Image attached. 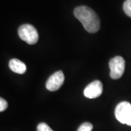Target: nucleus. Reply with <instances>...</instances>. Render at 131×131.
Here are the masks:
<instances>
[{
    "instance_id": "10",
    "label": "nucleus",
    "mask_w": 131,
    "mask_h": 131,
    "mask_svg": "<svg viewBox=\"0 0 131 131\" xmlns=\"http://www.w3.org/2000/svg\"><path fill=\"white\" fill-rule=\"evenodd\" d=\"M37 131H53L45 122H41L37 125Z\"/></svg>"
},
{
    "instance_id": "3",
    "label": "nucleus",
    "mask_w": 131,
    "mask_h": 131,
    "mask_svg": "<svg viewBox=\"0 0 131 131\" xmlns=\"http://www.w3.org/2000/svg\"><path fill=\"white\" fill-rule=\"evenodd\" d=\"M115 117L122 124L131 126V104L123 101L119 103L115 108Z\"/></svg>"
},
{
    "instance_id": "5",
    "label": "nucleus",
    "mask_w": 131,
    "mask_h": 131,
    "mask_svg": "<svg viewBox=\"0 0 131 131\" xmlns=\"http://www.w3.org/2000/svg\"><path fill=\"white\" fill-rule=\"evenodd\" d=\"M64 74L62 71L55 72L48 78L46 82V88L50 91H56L64 82Z\"/></svg>"
},
{
    "instance_id": "4",
    "label": "nucleus",
    "mask_w": 131,
    "mask_h": 131,
    "mask_svg": "<svg viewBox=\"0 0 131 131\" xmlns=\"http://www.w3.org/2000/svg\"><path fill=\"white\" fill-rule=\"evenodd\" d=\"M125 68V61L121 56H116L109 61L110 77L114 80L122 77Z\"/></svg>"
},
{
    "instance_id": "7",
    "label": "nucleus",
    "mask_w": 131,
    "mask_h": 131,
    "mask_svg": "<svg viewBox=\"0 0 131 131\" xmlns=\"http://www.w3.org/2000/svg\"><path fill=\"white\" fill-rule=\"evenodd\" d=\"M9 67L13 72L18 74H23L26 71V66L24 62L20 61L18 59H12L9 62Z\"/></svg>"
},
{
    "instance_id": "8",
    "label": "nucleus",
    "mask_w": 131,
    "mask_h": 131,
    "mask_svg": "<svg viewBox=\"0 0 131 131\" xmlns=\"http://www.w3.org/2000/svg\"><path fill=\"white\" fill-rule=\"evenodd\" d=\"M123 10L127 16L131 18V0H126L124 2Z\"/></svg>"
},
{
    "instance_id": "2",
    "label": "nucleus",
    "mask_w": 131,
    "mask_h": 131,
    "mask_svg": "<svg viewBox=\"0 0 131 131\" xmlns=\"http://www.w3.org/2000/svg\"><path fill=\"white\" fill-rule=\"evenodd\" d=\"M18 36L28 45H34L39 40V34L34 26L30 24H24L18 28Z\"/></svg>"
},
{
    "instance_id": "11",
    "label": "nucleus",
    "mask_w": 131,
    "mask_h": 131,
    "mask_svg": "<svg viewBox=\"0 0 131 131\" xmlns=\"http://www.w3.org/2000/svg\"><path fill=\"white\" fill-rule=\"evenodd\" d=\"M8 106V103L4 98H0V112H4Z\"/></svg>"
},
{
    "instance_id": "6",
    "label": "nucleus",
    "mask_w": 131,
    "mask_h": 131,
    "mask_svg": "<svg viewBox=\"0 0 131 131\" xmlns=\"http://www.w3.org/2000/svg\"><path fill=\"white\" fill-rule=\"evenodd\" d=\"M103 93V84L99 80H95L90 83L84 90V95L86 98L93 99L99 97Z\"/></svg>"
},
{
    "instance_id": "1",
    "label": "nucleus",
    "mask_w": 131,
    "mask_h": 131,
    "mask_svg": "<svg viewBox=\"0 0 131 131\" xmlns=\"http://www.w3.org/2000/svg\"><path fill=\"white\" fill-rule=\"evenodd\" d=\"M74 14L88 32L96 33L100 29V19L93 9L87 6H80L75 8Z\"/></svg>"
},
{
    "instance_id": "9",
    "label": "nucleus",
    "mask_w": 131,
    "mask_h": 131,
    "mask_svg": "<svg viewBox=\"0 0 131 131\" xmlns=\"http://www.w3.org/2000/svg\"><path fill=\"white\" fill-rule=\"evenodd\" d=\"M93 126L90 122H84L82 123L78 128L77 131H92Z\"/></svg>"
}]
</instances>
